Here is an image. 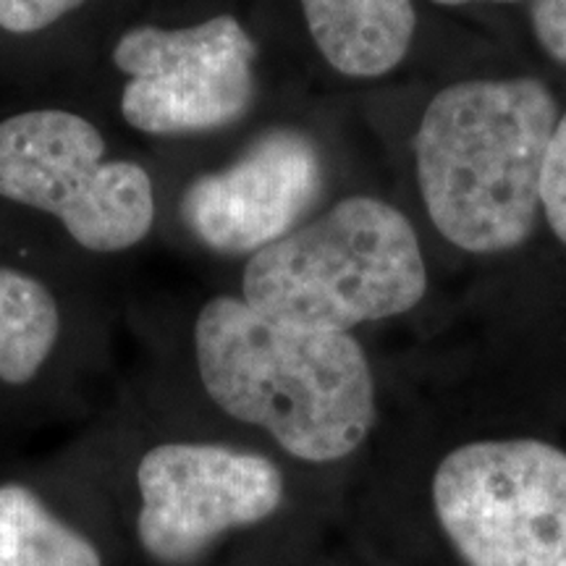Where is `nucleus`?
I'll return each mask as SVG.
<instances>
[{"label":"nucleus","instance_id":"1","mask_svg":"<svg viewBox=\"0 0 566 566\" xmlns=\"http://www.w3.org/2000/svg\"><path fill=\"white\" fill-rule=\"evenodd\" d=\"M195 352L210 399L302 462H338L370 436L375 380L349 334L279 323L216 296L197 317Z\"/></svg>","mask_w":566,"mask_h":566},{"label":"nucleus","instance_id":"2","mask_svg":"<svg viewBox=\"0 0 566 566\" xmlns=\"http://www.w3.org/2000/svg\"><path fill=\"white\" fill-rule=\"evenodd\" d=\"M556 97L541 80H467L438 92L415 137L430 221L464 252L525 244L541 212V179Z\"/></svg>","mask_w":566,"mask_h":566},{"label":"nucleus","instance_id":"3","mask_svg":"<svg viewBox=\"0 0 566 566\" xmlns=\"http://www.w3.org/2000/svg\"><path fill=\"white\" fill-rule=\"evenodd\" d=\"M242 300L279 323L349 334L405 315L428 292L415 226L375 197H346L252 254Z\"/></svg>","mask_w":566,"mask_h":566},{"label":"nucleus","instance_id":"4","mask_svg":"<svg viewBox=\"0 0 566 566\" xmlns=\"http://www.w3.org/2000/svg\"><path fill=\"white\" fill-rule=\"evenodd\" d=\"M433 509L467 566H566V451L537 438L459 446L433 475Z\"/></svg>","mask_w":566,"mask_h":566},{"label":"nucleus","instance_id":"5","mask_svg":"<svg viewBox=\"0 0 566 566\" xmlns=\"http://www.w3.org/2000/svg\"><path fill=\"white\" fill-rule=\"evenodd\" d=\"M0 195L51 212L90 252H124L153 229V181L105 158L103 134L69 111H30L0 124Z\"/></svg>","mask_w":566,"mask_h":566},{"label":"nucleus","instance_id":"6","mask_svg":"<svg viewBox=\"0 0 566 566\" xmlns=\"http://www.w3.org/2000/svg\"><path fill=\"white\" fill-rule=\"evenodd\" d=\"M258 48L229 13L187 30L134 27L113 48L129 74L122 116L145 134H192L237 124L254 101Z\"/></svg>","mask_w":566,"mask_h":566},{"label":"nucleus","instance_id":"7","mask_svg":"<svg viewBox=\"0 0 566 566\" xmlns=\"http://www.w3.org/2000/svg\"><path fill=\"white\" fill-rule=\"evenodd\" d=\"M142 548L168 566L192 564L218 537L279 512L283 475L271 459L221 443H163L137 467Z\"/></svg>","mask_w":566,"mask_h":566},{"label":"nucleus","instance_id":"8","mask_svg":"<svg viewBox=\"0 0 566 566\" xmlns=\"http://www.w3.org/2000/svg\"><path fill=\"white\" fill-rule=\"evenodd\" d=\"M323 158L300 129L260 134L223 171L184 192L181 218L212 252L258 254L296 229L323 192Z\"/></svg>","mask_w":566,"mask_h":566},{"label":"nucleus","instance_id":"9","mask_svg":"<svg viewBox=\"0 0 566 566\" xmlns=\"http://www.w3.org/2000/svg\"><path fill=\"white\" fill-rule=\"evenodd\" d=\"M323 59L344 76H384L412 45L415 0H300Z\"/></svg>","mask_w":566,"mask_h":566},{"label":"nucleus","instance_id":"10","mask_svg":"<svg viewBox=\"0 0 566 566\" xmlns=\"http://www.w3.org/2000/svg\"><path fill=\"white\" fill-rule=\"evenodd\" d=\"M61 334V313L45 283L0 268V384H30Z\"/></svg>","mask_w":566,"mask_h":566},{"label":"nucleus","instance_id":"11","mask_svg":"<svg viewBox=\"0 0 566 566\" xmlns=\"http://www.w3.org/2000/svg\"><path fill=\"white\" fill-rule=\"evenodd\" d=\"M0 566H103V558L30 488L0 485Z\"/></svg>","mask_w":566,"mask_h":566},{"label":"nucleus","instance_id":"12","mask_svg":"<svg viewBox=\"0 0 566 566\" xmlns=\"http://www.w3.org/2000/svg\"><path fill=\"white\" fill-rule=\"evenodd\" d=\"M541 208L556 239L566 244V113L558 116L551 134L541 179Z\"/></svg>","mask_w":566,"mask_h":566},{"label":"nucleus","instance_id":"13","mask_svg":"<svg viewBox=\"0 0 566 566\" xmlns=\"http://www.w3.org/2000/svg\"><path fill=\"white\" fill-rule=\"evenodd\" d=\"M82 3L84 0H0V27L13 34L40 32Z\"/></svg>","mask_w":566,"mask_h":566},{"label":"nucleus","instance_id":"14","mask_svg":"<svg viewBox=\"0 0 566 566\" xmlns=\"http://www.w3.org/2000/svg\"><path fill=\"white\" fill-rule=\"evenodd\" d=\"M533 30L543 51L566 66V0H533Z\"/></svg>","mask_w":566,"mask_h":566},{"label":"nucleus","instance_id":"15","mask_svg":"<svg viewBox=\"0 0 566 566\" xmlns=\"http://www.w3.org/2000/svg\"><path fill=\"white\" fill-rule=\"evenodd\" d=\"M438 6H464V3H516V0H433Z\"/></svg>","mask_w":566,"mask_h":566}]
</instances>
